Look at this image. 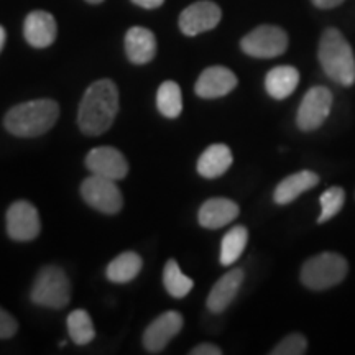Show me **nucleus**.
<instances>
[{
  "label": "nucleus",
  "instance_id": "nucleus-16",
  "mask_svg": "<svg viewBox=\"0 0 355 355\" xmlns=\"http://www.w3.org/2000/svg\"><path fill=\"white\" fill-rule=\"evenodd\" d=\"M239 216L237 202L227 198H212L207 199L199 209L198 219L204 229H220L230 224Z\"/></svg>",
  "mask_w": 355,
  "mask_h": 355
},
{
  "label": "nucleus",
  "instance_id": "nucleus-11",
  "mask_svg": "<svg viewBox=\"0 0 355 355\" xmlns=\"http://www.w3.org/2000/svg\"><path fill=\"white\" fill-rule=\"evenodd\" d=\"M183 316L178 311H166L146 327L144 345L150 354H159L183 329Z\"/></svg>",
  "mask_w": 355,
  "mask_h": 355
},
{
  "label": "nucleus",
  "instance_id": "nucleus-17",
  "mask_svg": "<svg viewBox=\"0 0 355 355\" xmlns=\"http://www.w3.org/2000/svg\"><path fill=\"white\" fill-rule=\"evenodd\" d=\"M125 53L133 64H146L157 55V38L144 26H133L125 35Z\"/></svg>",
  "mask_w": 355,
  "mask_h": 355
},
{
  "label": "nucleus",
  "instance_id": "nucleus-25",
  "mask_svg": "<svg viewBox=\"0 0 355 355\" xmlns=\"http://www.w3.org/2000/svg\"><path fill=\"white\" fill-rule=\"evenodd\" d=\"M68 332L71 340L78 345H87L96 337L92 319L84 309H74L68 316Z\"/></svg>",
  "mask_w": 355,
  "mask_h": 355
},
{
  "label": "nucleus",
  "instance_id": "nucleus-20",
  "mask_svg": "<svg viewBox=\"0 0 355 355\" xmlns=\"http://www.w3.org/2000/svg\"><path fill=\"white\" fill-rule=\"evenodd\" d=\"M300 83L298 69L293 66H277L270 69L265 78V89L273 99L283 101L295 92Z\"/></svg>",
  "mask_w": 355,
  "mask_h": 355
},
{
  "label": "nucleus",
  "instance_id": "nucleus-14",
  "mask_svg": "<svg viewBox=\"0 0 355 355\" xmlns=\"http://www.w3.org/2000/svg\"><path fill=\"white\" fill-rule=\"evenodd\" d=\"M58 33L56 20L51 13L35 10L28 13L24 24V35L30 46L48 48L55 43Z\"/></svg>",
  "mask_w": 355,
  "mask_h": 355
},
{
  "label": "nucleus",
  "instance_id": "nucleus-24",
  "mask_svg": "<svg viewBox=\"0 0 355 355\" xmlns=\"http://www.w3.org/2000/svg\"><path fill=\"white\" fill-rule=\"evenodd\" d=\"M163 285H165L166 291L170 293L173 298H184L189 295V291L193 290L194 282L189 277L181 272L180 265L176 263V260H168L163 270Z\"/></svg>",
  "mask_w": 355,
  "mask_h": 355
},
{
  "label": "nucleus",
  "instance_id": "nucleus-7",
  "mask_svg": "<svg viewBox=\"0 0 355 355\" xmlns=\"http://www.w3.org/2000/svg\"><path fill=\"white\" fill-rule=\"evenodd\" d=\"M81 196L92 209L104 214H117L123 206V198L119 186L109 178L92 175L81 184Z\"/></svg>",
  "mask_w": 355,
  "mask_h": 355
},
{
  "label": "nucleus",
  "instance_id": "nucleus-4",
  "mask_svg": "<svg viewBox=\"0 0 355 355\" xmlns=\"http://www.w3.org/2000/svg\"><path fill=\"white\" fill-rule=\"evenodd\" d=\"M349 263L343 255L324 252L311 257L301 268V283L313 291L329 290L347 277Z\"/></svg>",
  "mask_w": 355,
  "mask_h": 355
},
{
  "label": "nucleus",
  "instance_id": "nucleus-27",
  "mask_svg": "<svg viewBox=\"0 0 355 355\" xmlns=\"http://www.w3.org/2000/svg\"><path fill=\"white\" fill-rule=\"evenodd\" d=\"M308 349V340L303 334H295L286 336L285 339H282L279 343L272 349V355H303Z\"/></svg>",
  "mask_w": 355,
  "mask_h": 355
},
{
  "label": "nucleus",
  "instance_id": "nucleus-33",
  "mask_svg": "<svg viewBox=\"0 0 355 355\" xmlns=\"http://www.w3.org/2000/svg\"><path fill=\"white\" fill-rule=\"evenodd\" d=\"M87 2H89V3H94V6H96V3H101V2H104V0H87Z\"/></svg>",
  "mask_w": 355,
  "mask_h": 355
},
{
  "label": "nucleus",
  "instance_id": "nucleus-29",
  "mask_svg": "<svg viewBox=\"0 0 355 355\" xmlns=\"http://www.w3.org/2000/svg\"><path fill=\"white\" fill-rule=\"evenodd\" d=\"M189 354L191 355H220L222 350L214 344H201V345H196V347L191 350Z\"/></svg>",
  "mask_w": 355,
  "mask_h": 355
},
{
  "label": "nucleus",
  "instance_id": "nucleus-1",
  "mask_svg": "<svg viewBox=\"0 0 355 355\" xmlns=\"http://www.w3.org/2000/svg\"><path fill=\"white\" fill-rule=\"evenodd\" d=\"M119 112V89L110 79L92 83L79 104L78 123L83 133L97 137L112 125Z\"/></svg>",
  "mask_w": 355,
  "mask_h": 355
},
{
  "label": "nucleus",
  "instance_id": "nucleus-2",
  "mask_svg": "<svg viewBox=\"0 0 355 355\" xmlns=\"http://www.w3.org/2000/svg\"><path fill=\"white\" fill-rule=\"evenodd\" d=\"M58 117L60 105L51 99H37L15 105L6 115V128L12 135L33 139L51 130Z\"/></svg>",
  "mask_w": 355,
  "mask_h": 355
},
{
  "label": "nucleus",
  "instance_id": "nucleus-19",
  "mask_svg": "<svg viewBox=\"0 0 355 355\" xmlns=\"http://www.w3.org/2000/svg\"><path fill=\"white\" fill-rule=\"evenodd\" d=\"M234 157L227 145L214 144L204 150L198 159V173L207 180H214L224 175L232 165Z\"/></svg>",
  "mask_w": 355,
  "mask_h": 355
},
{
  "label": "nucleus",
  "instance_id": "nucleus-12",
  "mask_svg": "<svg viewBox=\"0 0 355 355\" xmlns=\"http://www.w3.org/2000/svg\"><path fill=\"white\" fill-rule=\"evenodd\" d=\"M86 166L92 175L119 181L128 175V163L114 146H97L86 157Z\"/></svg>",
  "mask_w": 355,
  "mask_h": 355
},
{
  "label": "nucleus",
  "instance_id": "nucleus-23",
  "mask_svg": "<svg viewBox=\"0 0 355 355\" xmlns=\"http://www.w3.org/2000/svg\"><path fill=\"white\" fill-rule=\"evenodd\" d=\"M157 107L159 114L168 119H176L183 110V96L181 87L175 81H165L158 87Z\"/></svg>",
  "mask_w": 355,
  "mask_h": 355
},
{
  "label": "nucleus",
  "instance_id": "nucleus-9",
  "mask_svg": "<svg viewBox=\"0 0 355 355\" xmlns=\"http://www.w3.org/2000/svg\"><path fill=\"white\" fill-rule=\"evenodd\" d=\"M42 222L37 207L28 201L13 202L7 211V234L12 241L28 242L38 237Z\"/></svg>",
  "mask_w": 355,
  "mask_h": 355
},
{
  "label": "nucleus",
  "instance_id": "nucleus-32",
  "mask_svg": "<svg viewBox=\"0 0 355 355\" xmlns=\"http://www.w3.org/2000/svg\"><path fill=\"white\" fill-rule=\"evenodd\" d=\"M3 44H6V30L3 26H0V51H2Z\"/></svg>",
  "mask_w": 355,
  "mask_h": 355
},
{
  "label": "nucleus",
  "instance_id": "nucleus-30",
  "mask_svg": "<svg viewBox=\"0 0 355 355\" xmlns=\"http://www.w3.org/2000/svg\"><path fill=\"white\" fill-rule=\"evenodd\" d=\"M314 3V7L322 8V10H329V8L339 7L344 0H311Z\"/></svg>",
  "mask_w": 355,
  "mask_h": 355
},
{
  "label": "nucleus",
  "instance_id": "nucleus-5",
  "mask_svg": "<svg viewBox=\"0 0 355 355\" xmlns=\"http://www.w3.org/2000/svg\"><path fill=\"white\" fill-rule=\"evenodd\" d=\"M30 298L35 304L43 306V308L61 309L68 306L71 300V283L68 275L60 266H43L35 278Z\"/></svg>",
  "mask_w": 355,
  "mask_h": 355
},
{
  "label": "nucleus",
  "instance_id": "nucleus-15",
  "mask_svg": "<svg viewBox=\"0 0 355 355\" xmlns=\"http://www.w3.org/2000/svg\"><path fill=\"white\" fill-rule=\"evenodd\" d=\"M243 270L234 268L224 275V277L217 279V283L212 286V290L207 296V309L214 314L224 313L229 308L230 303L235 300L239 290H241L243 283Z\"/></svg>",
  "mask_w": 355,
  "mask_h": 355
},
{
  "label": "nucleus",
  "instance_id": "nucleus-6",
  "mask_svg": "<svg viewBox=\"0 0 355 355\" xmlns=\"http://www.w3.org/2000/svg\"><path fill=\"white\" fill-rule=\"evenodd\" d=\"M241 48L252 58H277L288 50V35L279 26L261 25L242 38Z\"/></svg>",
  "mask_w": 355,
  "mask_h": 355
},
{
  "label": "nucleus",
  "instance_id": "nucleus-28",
  "mask_svg": "<svg viewBox=\"0 0 355 355\" xmlns=\"http://www.w3.org/2000/svg\"><path fill=\"white\" fill-rule=\"evenodd\" d=\"M19 331L17 319L0 308V339H10Z\"/></svg>",
  "mask_w": 355,
  "mask_h": 355
},
{
  "label": "nucleus",
  "instance_id": "nucleus-26",
  "mask_svg": "<svg viewBox=\"0 0 355 355\" xmlns=\"http://www.w3.org/2000/svg\"><path fill=\"white\" fill-rule=\"evenodd\" d=\"M344 201H345V191L339 186H332L327 191H324L321 194V216H319L318 222L319 224H324V222L331 220L332 217L337 216L340 212V209L344 207Z\"/></svg>",
  "mask_w": 355,
  "mask_h": 355
},
{
  "label": "nucleus",
  "instance_id": "nucleus-31",
  "mask_svg": "<svg viewBox=\"0 0 355 355\" xmlns=\"http://www.w3.org/2000/svg\"><path fill=\"white\" fill-rule=\"evenodd\" d=\"M132 2L141 8H148V10H152V8L162 7L165 0H132Z\"/></svg>",
  "mask_w": 355,
  "mask_h": 355
},
{
  "label": "nucleus",
  "instance_id": "nucleus-8",
  "mask_svg": "<svg viewBox=\"0 0 355 355\" xmlns=\"http://www.w3.org/2000/svg\"><path fill=\"white\" fill-rule=\"evenodd\" d=\"M332 107V92L324 86L311 87L301 101L296 123L303 132L318 130L329 117Z\"/></svg>",
  "mask_w": 355,
  "mask_h": 355
},
{
  "label": "nucleus",
  "instance_id": "nucleus-21",
  "mask_svg": "<svg viewBox=\"0 0 355 355\" xmlns=\"http://www.w3.org/2000/svg\"><path fill=\"white\" fill-rule=\"evenodd\" d=\"M141 265H144V261H141L140 255H137L135 252H123L110 261L105 275L112 283H121L122 285V283H128L139 277Z\"/></svg>",
  "mask_w": 355,
  "mask_h": 355
},
{
  "label": "nucleus",
  "instance_id": "nucleus-13",
  "mask_svg": "<svg viewBox=\"0 0 355 355\" xmlns=\"http://www.w3.org/2000/svg\"><path fill=\"white\" fill-rule=\"evenodd\" d=\"M237 76L224 66H211L198 78L194 91L201 99H217L227 96L237 87Z\"/></svg>",
  "mask_w": 355,
  "mask_h": 355
},
{
  "label": "nucleus",
  "instance_id": "nucleus-3",
  "mask_svg": "<svg viewBox=\"0 0 355 355\" xmlns=\"http://www.w3.org/2000/svg\"><path fill=\"white\" fill-rule=\"evenodd\" d=\"M319 63L324 73L340 86H354L355 83V56L352 48L337 28L324 30L319 40Z\"/></svg>",
  "mask_w": 355,
  "mask_h": 355
},
{
  "label": "nucleus",
  "instance_id": "nucleus-22",
  "mask_svg": "<svg viewBox=\"0 0 355 355\" xmlns=\"http://www.w3.org/2000/svg\"><path fill=\"white\" fill-rule=\"evenodd\" d=\"M248 242V230L243 225H235L224 235L220 243V263L224 266L234 265L241 259Z\"/></svg>",
  "mask_w": 355,
  "mask_h": 355
},
{
  "label": "nucleus",
  "instance_id": "nucleus-10",
  "mask_svg": "<svg viewBox=\"0 0 355 355\" xmlns=\"http://www.w3.org/2000/svg\"><path fill=\"white\" fill-rule=\"evenodd\" d=\"M222 19V12L217 3L211 0H201V2L191 3L181 12L180 30L186 37H196L199 33L209 32L216 28Z\"/></svg>",
  "mask_w": 355,
  "mask_h": 355
},
{
  "label": "nucleus",
  "instance_id": "nucleus-18",
  "mask_svg": "<svg viewBox=\"0 0 355 355\" xmlns=\"http://www.w3.org/2000/svg\"><path fill=\"white\" fill-rule=\"evenodd\" d=\"M319 184V176L314 171L303 170L295 173V175L286 176L285 180H282L275 188L273 193V201L279 204V206H285L295 201L296 198L301 194L309 191L311 188Z\"/></svg>",
  "mask_w": 355,
  "mask_h": 355
}]
</instances>
